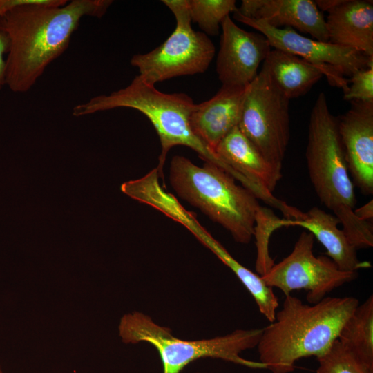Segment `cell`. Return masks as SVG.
I'll use <instances>...</instances> for the list:
<instances>
[{
    "instance_id": "obj_1",
    "label": "cell",
    "mask_w": 373,
    "mask_h": 373,
    "mask_svg": "<svg viewBox=\"0 0 373 373\" xmlns=\"http://www.w3.org/2000/svg\"><path fill=\"white\" fill-rule=\"evenodd\" d=\"M111 0H72L63 6L29 4L0 17L9 41L6 86L28 92L46 68L68 48L84 17H102Z\"/></svg>"
},
{
    "instance_id": "obj_2",
    "label": "cell",
    "mask_w": 373,
    "mask_h": 373,
    "mask_svg": "<svg viewBox=\"0 0 373 373\" xmlns=\"http://www.w3.org/2000/svg\"><path fill=\"white\" fill-rule=\"evenodd\" d=\"M358 304L352 296L325 297L305 304L285 296L274 321L262 328L257 345L260 362L272 373H290L298 360L323 355Z\"/></svg>"
},
{
    "instance_id": "obj_3",
    "label": "cell",
    "mask_w": 373,
    "mask_h": 373,
    "mask_svg": "<svg viewBox=\"0 0 373 373\" xmlns=\"http://www.w3.org/2000/svg\"><path fill=\"white\" fill-rule=\"evenodd\" d=\"M305 157L318 198L343 225L349 242L356 250L372 247L373 226L354 212V185L345 161L337 118L331 113L324 93L318 94L310 113Z\"/></svg>"
},
{
    "instance_id": "obj_4",
    "label": "cell",
    "mask_w": 373,
    "mask_h": 373,
    "mask_svg": "<svg viewBox=\"0 0 373 373\" xmlns=\"http://www.w3.org/2000/svg\"><path fill=\"white\" fill-rule=\"evenodd\" d=\"M194 105L188 95L162 93L137 75L125 88L108 95L95 96L75 105L72 114L80 117L117 108H129L141 112L150 120L160 138L162 150L156 169L162 179L166 155L172 147L178 145L193 149L204 162L213 164L235 179H239L240 175L193 133L190 117Z\"/></svg>"
},
{
    "instance_id": "obj_5",
    "label": "cell",
    "mask_w": 373,
    "mask_h": 373,
    "mask_svg": "<svg viewBox=\"0 0 373 373\" xmlns=\"http://www.w3.org/2000/svg\"><path fill=\"white\" fill-rule=\"evenodd\" d=\"M169 178L176 194L227 230L236 242L249 243L260 207L249 189L218 166H199L182 155L172 157Z\"/></svg>"
},
{
    "instance_id": "obj_6",
    "label": "cell",
    "mask_w": 373,
    "mask_h": 373,
    "mask_svg": "<svg viewBox=\"0 0 373 373\" xmlns=\"http://www.w3.org/2000/svg\"><path fill=\"white\" fill-rule=\"evenodd\" d=\"M262 329H236L212 338L188 341L174 336L170 329L155 323L143 313L134 312L120 320L119 333L125 343L146 342L157 351L163 373H180L191 362L202 358L222 359L251 369H266L258 361L243 358L240 354L257 347Z\"/></svg>"
},
{
    "instance_id": "obj_7",
    "label": "cell",
    "mask_w": 373,
    "mask_h": 373,
    "mask_svg": "<svg viewBox=\"0 0 373 373\" xmlns=\"http://www.w3.org/2000/svg\"><path fill=\"white\" fill-rule=\"evenodd\" d=\"M162 2L175 17L174 30L153 50L135 54L131 59V66L139 70L138 76L151 85L175 77L205 72L216 52L210 38L192 28L189 0Z\"/></svg>"
},
{
    "instance_id": "obj_8",
    "label": "cell",
    "mask_w": 373,
    "mask_h": 373,
    "mask_svg": "<svg viewBox=\"0 0 373 373\" xmlns=\"http://www.w3.org/2000/svg\"><path fill=\"white\" fill-rule=\"evenodd\" d=\"M238 127L265 159L282 171L290 137L289 99L275 84L264 62L247 86Z\"/></svg>"
},
{
    "instance_id": "obj_9",
    "label": "cell",
    "mask_w": 373,
    "mask_h": 373,
    "mask_svg": "<svg viewBox=\"0 0 373 373\" xmlns=\"http://www.w3.org/2000/svg\"><path fill=\"white\" fill-rule=\"evenodd\" d=\"M314 242V236L303 231L291 252L260 276L265 284L279 289L285 296L294 290L305 289L308 303L315 304L358 277V272L341 270L327 256H315Z\"/></svg>"
},
{
    "instance_id": "obj_10",
    "label": "cell",
    "mask_w": 373,
    "mask_h": 373,
    "mask_svg": "<svg viewBox=\"0 0 373 373\" xmlns=\"http://www.w3.org/2000/svg\"><path fill=\"white\" fill-rule=\"evenodd\" d=\"M233 18L262 34L271 47L298 56L321 68L332 86L348 88L344 76L373 65V57L351 48L323 42L301 35L291 28H276L262 20L242 17L236 11Z\"/></svg>"
},
{
    "instance_id": "obj_11",
    "label": "cell",
    "mask_w": 373,
    "mask_h": 373,
    "mask_svg": "<svg viewBox=\"0 0 373 373\" xmlns=\"http://www.w3.org/2000/svg\"><path fill=\"white\" fill-rule=\"evenodd\" d=\"M216 72L222 86L245 87L258 75V70L271 46L261 33L246 31L230 15L221 23Z\"/></svg>"
},
{
    "instance_id": "obj_12",
    "label": "cell",
    "mask_w": 373,
    "mask_h": 373,
    "mask_svg": "<svg viewBox=\"0 0 373 373\" xmlns=\"http://www.w3.org/2000/svg\"><path fill=\"white\" fill-rule=\"evenodd\" d=\"M337 119L349 174L364 195L373 193V102L352 101Z\"/></svg>"
},
{
    "instance_id": "obj_13",
    "label": "cell",
    "mask_w": 373,
    "mask_h": 373,
    "mask_svg": "<svg viewBox=\"0 0 373 373\" xmlns=\"http://www.w3.org/2000/svg\"><path fill=\"white\" fill-rule=\"evenodd\" d=\"M247 86L222 85L211 99L195 104L190 117L191 127L195 135L213 151L238 126Z\"/></svg>"
},
{
    "instance_id": "obj_14",
    "label": "cell",
    "mask_w": 373,
    "mask_h": 373,
    "mask_svg": "<svg viewBox=\"0 0 373 373\" xmlns=\"http://www.w3.org/2000/svg\"><path fill=\"white\" fill-rule=\"evenodd\" d=\"M325 22L329 42L373 57L372 1L343 0Z\"/></svg>"
},
{
    "instance_id": "obj_15",
    "label": "cell",
    "mask_w": 373,
    "mask_h": 373,
    "mask_svg": "<svg viewBox=\"0 0 373 373\" xmlns=\"http://www.w3.org/2000/svg\"><path fill=\"white\" fill-rule=\"evenodd\" d=\"M175 221L184 226L206 247L210 249L237 276L254 298L260 313L273 322L278 307V300L273 288L267 286L260 276L251 271L238 260L198 222L195 214L183 209Z\"/></svg>"
},
{
    "instance_id": "obj_16",
    "label": "cell",
    "mask_w": 373,
    "mask_h": 373,
    "mask_svg": "<svg viewBox=\"0 0 373 373\" xmlns=\"http://www.w3.org/2000/svg\"><path fill=\"white\" fill-rule=\"evenodd\" d=\"M215 153L251 183L272 193L282 178V171L265 159L238 126L220 142Z\"/></svg>"
},
{
    "instance_id": "obj_17",
    "label": "cell",
    "mask_w": 373,
    "mask_h": 373,
    "mask_svg": "<svg viewBox=\"0 0 373 373\" xmlns=\"http://www.w3.org/2000/svg\"><path fill=\"white\" fill-rule=\"evenodd\" d=\"M285 227L298 226L307 229L326 249V254L344 271L358 272L371 267L367 261L360 260L356 250L349 242L339 220L334 215L318 207H313L299 220L283 219Z\"/></svg>"
},
{
    "instance_id": "obj_18",
    "label": "cell",
    "mask_w": 373,
    "mask_h": 373,
    "mask_svg": "<svg viewBox=\"0 0 373 373\" xmlns=\"http://www.w3.org/2000/svg\"><path fill=\"white\" fill-rule=\"evenodd\" d=\"M254 19L276 28H291L310 35L314 39L329 41L325 19L314 1L262 0Z\"/></svg>"
},
{
    "instance_id": "obj_19",
    "label": "cell",
    "mask_w": 373,
    "mask_h": 373,
    "mask_svg": "<svg viewBox=\"0 0 373 373\" xmlns=\"http://www.w3.org/2000/svg\"><path fill=\"white\" fill-rule=\"evenodd\" d=\"M263 62L275 84L289 100L306 94L325 75L321 68L278 49L271 50Z\"/></svg>"
},
{
    "instance_id": "obj_20",
    "label": "cell",
    "mask_w": 373,
    "mask_h": 373,
    "mask_svg": "<svg viewBox=\"0 0 373 373\" xmlns=\"http://www.w3.org/2000/svg\"><path fill=\"white\" fill-rule=\"evenodd\" d=\"M338 340L373 370V296L354 310L338 334Z\"/></svg>"
},
{
    "instance_id": "obj_21",
    "label": "cell",
    "mask_w": 373,
    "mask_h": 373,
    "mask_svg": "<svg viewBox=\"0 0 373 373\" xmlns=\"http://www.w3.org/2000/svg\"><path fill=\"white\" fill-rule=\"evenodd\" d=\"M191 21L207 36H217L224 18L237 10L235 0H189Z\"/></svg>"
},
{
    "instance_id": "obj_22",
    "label": "cell",
    "mask_w": 373,
    "mask_h": 373,
    "mask_svg": "<svg viewBox=\"0 0 373 373\" xmlns=\"http://www.w3.org/2000/svg\"><path fill=\"white\" fill-rule=\"evenodd\" d=\"M282 227H285L283 219L278 218L269 209L259 207L253 235L257 249L255 269L259 276L264 275L274 265L269 251V241L272 232Z\"/></svg>"
},
{
    "instance_id": "obj_23",
    "label": "cell",
    "mask_w": 373,
    "mask_h": 373,
    "mask_svg": "<svg viewBox=\"0 0 373 373\" xmlns=\"http://www.w3.org/2000/svg\"><path fill=\"white\" fill-rule=\"evenodd\" d=\"M316 373H373L338 339L323 355L316 358Z\"/></svg>"
},
{
    "instance_id": "obj_24",
    "label": "cell",
    "mask_w": 373,
    "mask_h": 373,
    "mask_svg": "<svg viewBox=\"0 0 373 373\" xmlns=\"http://www.w3.org/2000/svg\"><path fill=\"white\" fill-rule=\"evenodd\" d=\"M349 82L351 85L343 93L345 100L373 102V65L355 72Z\"/></svg>"
},
{
    "instance_id": "obj_25",
    "label": "cell",
    "mask_w": 373,
    "mask_h": 373,
    "mask_svg": "<svg viewBox=\"0 0 373 373\" xmlns=\"http://www.w3.org/2000/svg\"><path fill=\"white\" fill-rule=\"evenodd\" d=\"M68 1V0H0V17L21 6L44 4L50 6H63Z\"/></svg>"
},
{
    "instance_id": "obj_26",
    "label": "cell",
    "mask_w": 373,
    "mask_h": 373,
    "mask_svg": "<svg viewBox=\"0 0 373 373\" xmlns=\"http://www.w3.org/2000/svg\"><path fill=\"white\" fill-rule=\"evenodd\" d=\"M8 49L7 35L0 26V91L6 86V56Z\"/></svg>"
},
{
    "instance_id": "obj_27",
    "label": "cell",
    "mask_w": 373,
    "mask_h": 373,
    "mask_svg": "<svg viewBox=\"0 0 373 373\" xmlns=\"http://www.w3.org/2000/svg\"><path fill=\"white\" fill-rule=\"evenodd\" d=\"M262 0H242L236 12L247 18L254 19L262 6Z\"/></svg>"
},
{
    "instance_id": "obj_28",
    "label": "cell",
    "mask_w": 373,
    "mask_h": 373,
    "mask_svg": "<svg viewBox=\"0 0 373 373\" xmlns=\"http://www.w3.org/2000/svg\"><path fill=\"white\" fill-rule=\"evenodd\" d=\"M355 215L361 220L369 221L373 218V201L370 200L358 209H354Z\"/></svg>"
},
{
    "instance_id": "obj_29",
    "label": "cell",
    "mask_w": 373,
    "mask_h": 373,
    "mask_svg": "<svg viewBox=\"0 0 373 373\" xmlns=\"http://www.w3.org/2000/svg\"><path fill=\"white\" fill-rule=\"evenodd\" d=\"M343 0H316L314 1L316 5L321 11H329L338 5H339Z\"/></svg>"
},
{
    "instance_id": "obj_30",
    "label": "cell",
    "mask_w": 373,
    "mask_h": 373,
    "mask_svg": "<svg viewBox=\"0 0 373 373\" xmlns=\"http://www.w3.org/2000/svg\"><path fill=\"white\" fill-rule=\"evenodd\" d=\"M0 373H3L1 368V367H0Z\"/></svg>"
},
{
    "instance_id": "obj_31",
    "label": "cell",
    "mask_w": 373,
    "mask_h": 373,
    "mask_svg": "<svg viewBox=\"0 0 373 373\" xmlns=\"http://www.w3.org/2000/svg\"><path fill=\"white\" fill-rule=\"evenodd\" d=\"M197 373H201V372H197ZM203 373H205V372H203Z\"/></svg>"
}]
</instances>
